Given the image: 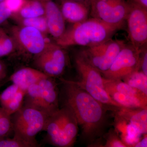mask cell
I'll return each instance as SVG.
<instances>
[{"instance_id": "obj_1", "label": "cell", "mask_w": 147, "mask_h": 147, "mask_svg": "<svg viewBox=\"0 0 147 147\" xmlns=\"http://www.w3.org/2000/svg\"><path fill=\"white\" fill-rule=\"evenodd\" d=\"M65 84L66 106L73 112L82 136L90 142L100 136L106 119V105L96 100L71 81L61 79Z\"/></svg>"}, {"instance_id": "obj_2", "label": "cell", "mask_w": 147, "mask_h": 147, "mask_svg": "<svg viewBox=\"0 0 147 147\" xmlns=\"http://www.w3.org/2000/svg\"><path fill=\"white\" fill-rule=\"evenodd\" d=\"M120 30L92 17L66 29L55 43L63 48L74 45L91 47L112 38Z\"/></svg>"}, {"instance_id": "obj_3", "label": "cell", "mask_w": 147, "mask_h": 147, "mask_svg": "<svg viewBox=\"0 0 147 147\" xmlns=\"http://www.w3.org/2000/svg\"><path fill=\"white\" fill-rule=\"evenodd\" d=\"M79 125L67 106L58 109L48 117L43 131L50 144L58 147L72 146L76 141Z\"/></svg>"}, {"instance_id": "obj_4", "label": "cell", "mask_w": 147, "mask_h": 147, "mask_svg": "<svg viewBox=\"0 0 147 147\" xmlns=\"http://www.w3.org/2000/svg\"><path fill=\"white\" fill-rule=\"evenodd\" d=\"M49 116L40 109L23 104L19 110L11 115L14 134L36 147L39 146L36 136L44 130Z\"/></svg>"}, {"instance_id": "obj_5", "label": "cell", "mask_w": 147, "mask_h": 147, "mask_svg": "<svg viewBox=\"0 0 147 147\" xmlns=\"http://www.w3.org/2000/svg\"><path fill=\"white\" fill-rule=\"evenodd\" d=\"M74 61L80 79L78 82L72 81L73 83L104 105L115 108L121 107L111 98L105 90L103 77L100 71L80 54L75 56Z\"/></svg>"}, {"instance_id": "obj_6", "label": "cell", "mask_w": 147, "mask_h": 147, "mask_svg": "<svg viewBox=\"0 0 147 147\" xmlns=\"http://www.w3.org/2000/svg\"><path fill=\"white\" fill-rule=\"evenodd\" d=\"M90 15L120 30L125 26L129 9L125 0H90Z\"/></svg>"}, {"instance_id": "obj_7", "label": "cell", "mask_w": 147, "mask_h": 147, "mask_svg": "<svg viewBox=\"0 0 147 147\" xmlns=\"http://www.w3.org/2000/svg\"><path fill=\"white\" fill-rule=\"evenodd\" d=\"M125 43L121 40H108L91 47H86L79 53L101 74L108 70Z\"/></svg>"}, {"instance_id": "obj_8", "label": "cell", "mask_w": 147, "mask_h": 147, "mask_svg": "<svg viewBox=\"0 0 147 147\" xmlns=\"http://www.w3.org/2000/svg\"><path fill=\"white\" fill-rule=\"evenodd\" d=\"M67 63L64 48L49 41L41 53L34 57V64L38 69L50 77L60 76Z\"/></svg>"}, {"instance_id": "obj_9", "label": "cell", "mask_w": 147, "mask_h": 147, "mask_svg": "<svg viewBox=\"0 0 147 147\" xmlns=\"http://www.w3.org/2000/svg\"><path fill=\"white\" fill-rule=\"evenodd\" d=\"M142 49L131 44H125L121 49L107 71L101 74L105 79H120L136 70H139Z\"/></svg>"}, {"instance_id": "obj_10", "label": "cell", "mask_w": 147, "mask_h": 147, "mask_svg": "<svg viewBox=\"0 0 147 147\" xmlns=\"http://www.w3.org/2000/svg\"><path fill=\"white\" fill-rule=\"evenodd\" d=\"M10 32L17 49L34 57L41 53L50 41L46 40V35L32 27L14 26Z\"/></svg>"}, {"instance_id": "obj_11", "label": "cell", "mask_w": 147, "mask_h": 147, "mask_svg": "<svg viewBox=\"0 0 147 147\" xmlns=\"http://www.w3.org/2000/svg\"><path fill=\"white\" fill-rule=\"evenodd\" d=\"M128 3L129 9L125 20L128 37L131 45L141 49L147 45V9Z\"/></svg>"}, {"instance_id": "obj_12", "label": "cell", "mask_w": 147, "mask_h": 147, "mask_svg": "<svg viewBox=\"0 0 147 147\" xmlns=\"http://www.w3.org/2000/svg\"><path fill=\"white\" fill-rule=\"evenodd\" d=\"M40 3L45 11L49 34L55 40L60 37L65 31V21L60 7L53 0H36Z\"/></svg>"}, {"instance_id": "obj_13", "label": "cell", "mask_w": 147, "mask_h": 147, "mask_svg": "<svg viewBox=\"0 0 147 147\" xmlns=\"http://www.w3.org/2000/svg\"><path fill=\"white\" fill-rule=\"evenodd\" d=\"M38 84L42 110L50 116L59 109L57 85L51 77L42 79Z\"/></svg>"}, {"instance_id": "obj_14", "label": "cell", "mask_w": 147, "mask_h": 147, "mask_svg": "<svg viewBox=\"0 0 147 147\" xmlns=\"http://www.w3.org/2000/svg\"><path fill=\"white\" fill-rule=\"evenodd\" d=\"M60 8L65 21L72 24L87 20L90 14V3L65 0Z\"/></svg>"}, {"instance_id": "obj_15", "label": "cell", "mask_w": 147, "mask_h": 147, "mask_svg": "<svg viewBox=\"0 0 147 147\" xmlns=\"http://www.w3.org/2000/svg\"><path fill=\"white\" fill-rule=\"evenodd\" d=\"M26 91L12 84L0 94V105L11 116L24 104Z\"/></svg>"}, {"instance_id": "obj_16", "label": "cell", "mask_w": 147, "mask_h": 147, "mask_svg": "<svg viewBox=\"0 0 147 147\" xmlns=\"http://www.w3.org/2000/svg\"><path fill=\"white\" fill-rule=\"evenodd\" d=\"M118 116L136 129L142 134H147V109L118 108Z\"/></svg>"}, {"instance_id": "obj_17", "label": "cell", "mask_w": 147, "mask_h": 147, "mask_svg": "<svg viewBox=\"0 0 147 147\" xmlns=\"http://www.w3.org/2000/svg\"><path fill=\"white\" fill-rule=\"evenodd\" d=\"M50 77L38 69L24 67L18 69L11 76L9 80L26 91L32 84L38 83L42 79Z\"/></svg>"}, {"instance_id": "obj_18", "label": "cell", "mask_w": 147, "mask_h": 147, "mask_svg": "<svg viewBox=\"0 0 147 147\" xmlns=\"http://www.w3.org/2000/svg\"><path fill=\"white\" fill-rule=\"evenodd\" d=\"M104 88L107 92H118L147 101V95L127 84L120 79H109L103 77Z\"/></svg>"}, {"instance_id": "obj_19", "label": "cell", "mask_w": 147, "mask_h": 147, "mask_svg": "<svg viewBox=\"0 0 147 147\" xmlns=\"http://www.w3.org/2000/svg\"><path fill=\"white\" fill-rule=\"evenodd\" d=\"M107 93L111 98L121 107L147 109L146 100L118 92L111 91Z\"/></svg>"}, {"instance_id": "obj_20", "label": "cell", "mask_w": 147, "mask_h": 147, "mask_svg": "<svg viewBox=\"0 0 147 147\" xmlns=\"http://www.w3.org/2000/svg\"><path fill=\"white\" fill-rule=\"evenodd\" d=\"M45 15L44 8L36 0H27L25 4L17 13L13 14L12 19L32 18Z\"/></svg>"}, {"instance_id": "obj_21", "label": "cell", "mask_w": 147, "mask_h": 147, "mask_svg": "<svg viewBox=\"0 0 147 147\" xmlns=\"http://www.w3.org/2000/svg\"><path fill=\"white\" fill-rule=\"evenodd\" d=\"M121 119V118H120ZM119 121L117 127L122 133V141L127 147H133L140 140L141 133L129 123H125V121Z\"/></svg>"}, {"instance_id": "obj_22", "label": "cell", "mask_w": 147, "mask_h": 147, "mask_svg": "<svg viewBox=\"0 0 147 147\" xmlns=\"http://www.w3.org/2000/svg\"><path fill=\"white\" fill-rule=\"evenodd\" d=\"M13 20L19 26L34 28L46 36L49 34L47 20L45 15L32 18H15Z\"/></svg>"}, {"instance_id": "obj_23", "label": "cell", "mask_w": 147, "mask_h": 147, "mask_svg": "<svg viewBox=\"0 0 147 147\" xmlns=\"http://www.w3.org/2000/svg\"><path fill=\"white\" fill-rule=\"evenodd\" d=\"M122 80L130 86L147 95V76L141 70L131 72Z\"/></svg>"}, {"instance_id": "obj_24", "label": "cell", "mask_w": 147, "mask_h": 147, "mask_svg": "<svg viewBox=\"0 0 147 147\" xmlns=\"http://www.w3.org/2000/svg\"><path fill=\"white\" fill-rule=\"evenodd\" d=\"M16 49L15 41L10 35L5 32L0 36V57L10 55Z\"/></svg>"}, {"instance_id": "obj_25", "label": "cell", "mask_w": 147, "mask_h": 147, "mask_svg": "<svg viewBox=\"0 0 147 147\" xmlns=\"http://www.w3.org/2000/svg\"><path fill=\"white\" fill-rule=\"evenodd\" d=\"M12 130L11 116L0 106V139L6 137Z\"/></svg>"}, {"instance_id": "obj_26", "label": "cell", "mask_w": 147, "mask_h": 147, "mask_svg": "<svg viewBox=\"0 0 147 147\" xmlns=\"http://www.w3.org/2000/svg\"><path fill=\"white\" fill-rule=\"evenodd\" d=\"M0 147H36L16 134L12 138L5 137L0 139Z\"/></svg>"}, {"instance_id": "obj_27", "label": "cell", "mask_w": 147, "mask_h": 147, "mask_svg": "<svg viewBox=\"0 0 147 147\" xmlns=\"http://www.w3.org/2000/svg\"><path fill=\"white\" fill-rule=\"evenodd\" d=\"M27 0H4V2L12 14L18 12L25 4Z\"/></svg>"}, {"instance_id": "obj_28", "label": "cell", "mask_w": 147, "mask_h": 147, "mask_svg": "<svg viewBox=\"0 0 147 147\" xmlns=\"http://www.w3.org/2000/svg\"><path fill=\"white\" fill-rule=\"evenodd\" d=\"M139 70L147 76V46L142 47L140 56Z\"/></svg>"}, {"instance_id": "obj_29", "label": "cell", "mask_w": 147, "mask_h": 147, "mask_svg": "<svg viewBox=\"0 0 147 147\" xmlns=\"http://www.w3.org/2000/svg\"><path fill=\"white\" fill-rule=\"evenodd\" d=\"M12 13L6 6L4 1L0 4V26L11 18Z\"/></svg>"}, {"instance_id": "obj_30", "label": "cell", "mask_w": 147, "mask_h": 147, "mask_svg": "<svg viewBox=\"0 0 147 147\" xmlns=\"http://www.w3.org/2000/svg\"><path fill=\"white\" fill-rule=\"evenodd\" d=\"M105 146V147H127L122 140L114 135L109 137Z\"/></svg>"}, {"instance_id": "obj_31", "label": "cell", "mask_w": 147, "mask_h": 147, "mask_svg": "<svg viewBox=\"0 0 147 147\" xmlns=\"http://www.w3.org/2000/svg\"><path fill=\"white\" fill-rule=\"evenodd\" d=\"M7 73L6 66L3 61H0V82L5 78Z\"/></svg>"}, {"instance_id": "obj_32", "label": "cell", "mask_w": 147, "mask_h": 147, "mask_svg": "<svg viewBox=\"0 0 147 147\" xmlns=\"http://www.w3.org/2000/svg\"><path fill=\"white\" fill-rule=\"evenodd\" d=\"M127 2L138 5L147 9V0H125Z\"/></svg>"}, {"instance_id": "obj_33", "label": "cell", "mask_w": 147, "mask_h": 147, "mask_svg": "<svg viewBox=\"0 0 147 147\" xmlns=\"http://www.w3.org/2000/svg\"><path fill=\"white\" fill-rule=\"evenodd\" d=\"M134 147H147V134H146L143 139L139 140L134 145Z\"/></svg>"}, {"instance_id": "obj_34", "label": "cell", "mask_w": 147, "mask_h": 147, "mask_svg": "<svg viewBox=\"0 0 147 147\" xmlns=\"http://www.w3.org/2000/svg\"><path fill=\"white\" fill-rule=\"evenodd\" d=\"M62 1H65V0H59ZM71 1H76L82 2L90 3V0H71Z\"/></svg>"}, {"instance_id": "obj_35", "label": "cell", "mask_w": 147, "mask_h": 147, "mask_svg": "<svg viewBox=\"0 0 147 147\" xmlns=\"http://www.w3.org/2000/svg\"><path fill=\"white\" fill-rule=\"evenodd\" d=\"M5 32H6L3 29L0 28V36L3 34L5 33Z\"/></svg>"}, {"instance_id": "obj_36", "label": "cell", "mask_w": 147, "mask_h": 147, "mask_svg": "<svg viewBox=\"0 0 147 147\" xmlns=\"http://www.w3.org/2000/svg\"><path fill=\"white\" fill-rule=\"evenodd\" d=\"M4 1V0H0V4H1V3L3 2Z\"/></svg>"}]
</instances>
